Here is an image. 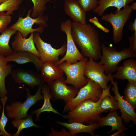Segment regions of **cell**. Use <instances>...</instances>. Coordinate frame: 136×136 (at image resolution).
<instances>
[{
    "label": "cell",
    "instance_id": "obj_1",
    "mask_svg": "<svg viewBox=\"0 0 136 136\" xmlns=\"http://www.w3.org/2000/svg\"><path fill=\"white\" fill-rule=\"evenodd\" d=\"M71 35L77 47L81 50L84 57L94 60L100 59L101 55L99 34L89 24H82L74 21L71 22Z\"/></svg>",
    "mask_w": 136,
    "mask_h": 136
},
{
    "label": "cell",
    "instance_id": "obj_2",
    "mask_svg": "<svg viewBox=\"0 0 136 136\" xmlns=\"http://www.w3.org/2000/svg\"><path fill=\"white\" fill-rule=\"evenodd\" d=\"M103 95V92L100 98L96 102L90 99L82 101L73 110L69 111L67 114L63 115V117L67 120L69 123H87L90 125L98 123L101 117V113L103 112L100 107Z\"/></svg>",
    "mask_w": 136,
    "mask_h": 136
},
{
    "label": "cell",
    "instance_id": "obj_3",
    "mask_svg": "<svg viewBox=\"0 0 136 136\" xmlns=\"http://www.w3.org/2000/svg\"><path fill=\"white\" fill-rule=\"evenodd\" d=\"M101 46L103 54L98 63L102 65L106 74L116 72L119 63L122 60L136 57V53L128 48L118 51L115 48L106 46L104 44Z\"/></svg>",
    "mask_w": 136,
    "mask_h": 136
},
{
    "label": "cell",
    "instance_id": "obj_4",
    "mask_svg": "<svg viewBox=\"0 0 136 136\" xmlns=\"http://www.w3.org/2000/svg\"><path fill=\"white\" fill-rule=\"evenodd\" d=\"M32 10V8L28 10L25 17L19 16L17 22L8 28L19 31L25 38L29 33L35 32L42 34L45 30L44 27L48 26L49 18L46 15L35 18L31 17L30 14Z\"/></svg>",
    "mask_w": 136,
    "mask_h": 136
},
{
    "label": "cell",
    "instance_id": "obj_5",
    "mask_svg": "<svg viewBox=\"0 0 136 136\" xmlns=\"http://www.w3.org/2000/svg\"><path fill=\"white\" fill-rule=\"evenodd\" d=\"M41 88L42 86H38L36 93L32 95L29 89L26 88L27 97L24 102H13L11 103V105L6 106L5 108L9 118L17 120L28 117L29 116L28 111L30 108L38 101L43 99V95L41 94Z\"/></svg>",
    "mask_w": 136,
    "mask_h": 136
},
{
    "label": "cell",
    "instance_id": "obj_6",
    "mask_svg": "<svg viewBox=\"0 0 136 136\" xmlns=\"http://www.w3.org/2000/svg\"><path fill=\"white\" fill-rule=\"evenodd\" d=\"M87 57H84L81 60L73 63L69 64L64 61L58 65L66 76L65 80L66 84L72 85L76 89H80L88 83V78L84 73V65Z\"/></svg>",
    "mask_w": 136,
    "mask_h": 136
},
{
    "label": "cell",
    "instance_id": "obj_7",
    "mask_svg": "<svg viewBox=\"0 0 136 136\" xmlns=\"http://www.w3.org/2000/svg\"><path fill=\"white\" fill-rule=\"evenodd\" d=\"M103 89L98 84L88 78L87 84L81 88L77 94L65 104L62 112L65 113L73 110L79 103L90 99L96 102L100 98Z\"/></svg>",
    "mask_w": 136,
    "mask_h": 136
},
{
    "label": "cell",
    "instance_id": "obj_8",
    "mask_svg": "<svg viewBox=\"0 0 136 136\" xmlns=\"http://www.w3.org/2000/svg\"><path fill=\"white\" fill-rule=\"evenodd\" d=\"M132 11L129 6L128 5L117 13H111L102 16V20L109 22L112 26L113 40L115 43H118L121 40L124 26L129 19Z\"/></svg>",
    "mask_w": 136,
    "mask_h": 136
},
{
    "label": "cell",
    "instance_id": "obj_9",
    "mask_svg": "<svg viewBox=\"0 0 136 136\" xmlns=\"http://www.w3.org/2000/svg\"><path fill=\"white\" fill-rule=\"evenodd\" d=\"M33 39L43 63L49 61L55 63L59 60V56L64 55L66 52V45L65 43L60 48H54L50 44L44 42L38 32L34 33Z\"/></svg>",
    "mask_w": 136,
    "mask_h": 136
},
{
    "label": "cell",
    "instance_id": "obj_10",
    "mask_svg": "<svg viewBox=\"0 0 136 136\" xmlns=\"http://www.w3.org/2000/svg\"><path fill=\"white\" fill-rule=\"evenodd\" d=\"M71 20L68 19L60 24V29L65 32L66 36V50L64 56L55 63L57 65L64 61L73 64L82 60L84 57L78 49L73 39L71 34Z\"/></svg>",
    "mask_w": 136,
    "mask_h": 136
},
{
    "label": "cell",
    "instance_id": "obj_11",
    "mask_svg": "<svg viewBox=\"0 0 136 136\" xmlns=\"http://www.w3.org/2000/svg\"><path fill=\"white\" fill-rule=\"evenodd\" d=\"M65 80V77L63 76L48 84L51 96V100L61 99L65 104L77 95L79 90L73 86L67 85Z\"/></svg>",
    "mask_w": 136,
    "mask_h": 136
},
{
    "label": "cell",
    "instance_id": "obj_12",
    "mask_svg": "<svg viewBox=\"0 0 136 136\" xmlns=\"http://www.w3.org/2000/svg\"><path fill=\"white\" fill-rule=\"evenodd\" d=\"M85 76L99 84L105 90L109 86L108 83L110 80L108 75L105 73L104 69L102 65L90 58L85 62L84 67Z\"/></svg>",
    "mask_w": 136,
    "mask_h": 136
},
{
    "label": "cell",
    "instance_id": "obj_13",
    "mask_svg": "<svg viewBox=\"0 0 136 136\" xmlns=\"http://www.w3.org/2000/svg\"><path fill=\"white\" fill-rule=\"evenodd\" d=\"M10 74L15 82L19 84H25L31 88L44 84L40 75L32 70L18 68L12 71Z\"/></svg>",
    "mask_w": 136,
    "mask_h": 136
},
{
    "label": "cell",
    "instance_id": "obj_14",
    "mask_svg": "<svg viewBox=\"0 0 136 136\" xmlns=\"http://www.w3.org/2000/svg\"><path fill=\"white\" fill-rule=\"evenodd\" d=\"M108 74L109 76L110 81L113 85V86L112 88V91L115 95V97L117 101L118 109L121 113V117L123 122L128 123L131 121L135 124L136 113L135 110L120 94L118 91V82L114 81V77L111 73H109Z\"/></svg>",
    "mask_w": 136,
    "mask_h": 136
},
{
    "label": "cell",
    "instance_id": "obj_15",
    "mask_svg": "<svg viewBox=\"0 0 136 136\" xmlns=\"http://www.w3.org/2000/svg\"><path fill=\"white\" fill-rule=\"evenodd\" d=\"M34 32L31 33L27 38L23 37L20 33H16L14 39L11 43L14 52L26 51L32 53L40 57V54L35 45L33 39Z\"/></svg>",
    "mask_w": 136,
    "mask_h": 136
},
{
    "label": "cell",
    "instance_id": "obj_16",
    "mask_svg": "<svg viewBox=\"0 0 136 136\" xmlns=\"http://www.w3.org/2000/svg\"><path fill=\"white\" fill-rule=\"evenodd\" d=\"M113 77L118 80H127L128 82H136V60L131 58L125 60L122 65L118 66Z\"/></svg>",
    "mask_w": 136,
    "mask_h": 136
},
{
    "label": "cell",
    "instance_id": "obj_17",
    "mask_svg": "<svg viewBox=\"0 0 136 136\" xmlns=\"http://www.w3.org/2000/svg\"><path fill=\"white\" fill-rule=\"evenodd\" d=\"M64 11L73 21L82 24L86 23V12L77 0H65Z\"/></svg>",
    "mask_w": 136,
    "mask_h": 136
},
{
    "label": "cell",
    "instance_id": "obj_18",
    "mask_svg": "<svg viewBox=\"0 0 136 136\" xmlns=\"http://www.w3.org/2000/svg\"><path fill=\"white\" fill-rule=\"evenodd\" d=\"M5 58L8 62L13 61L19 64L32 62L34 64L38 71H40L43 63L40 58L37 55L26 51L14 52Z\"/></svg>",
    "mask_w": 136,
    "mask_h": 136
},
{
    "label": "cell",
    "instance_id": "obj_19",
    "mask_svg": "<svg viewBox=\"0 0 136 136\" xmlns=\"http://www.w3.org/2000/svg\"><path fill=\"white\" fill-rule=\"evenodd\" d=\"M40 74L44 82L49 84L55 80L63 76V71L55 63L47 61L43 63Z\"/></svg>",
    "mask_w": 136,
    "mask_h": 136
},
{
    "label": "cell",
    "instance_id": "obj_20",
    "mask_svg": "<svg viewBox=\"0 0 136 136\" xmlns=\"http://www.w3.org/2000/svg\"><path fill=\"white\" fill-rule=\"evenodd\" d=\"M122 120V117L116 111H111L106 117H101L97 123L99 127L106 126H111L112 129L109 133L117 130L121 133L127 128L124 125Z\"/></svg>",
    "mask_w": 136,
    "mask_h": 136
},
{
    "label": "cell",
    "instance_id": "obj_21",
    "mask_svg": "<svg viewBox=\"0 0 136 136\" xmlns=\"http://www.w3.org/2000/svg\"><path fill=\"white\" fill-rule=\"evenodd\" d=\"M57 122L58 124L67 129L69 130V132L71 136L75 135L78 133L81 132L87 133L93 135L94 130L99 127L97 123L85 125L83 123L77 122L67 123L57 121Z\"/></svg>",
    "mask_w": 136,
    "mask_h": 136
},
{
    "label": "cell",
    "instance_id": "obj_22",
    "mask_svg": "<svg viewBox=\"0 0 136 136\" xmlns=\"http://www.w3.org/2000/svg\"><path fill=\"white\" fill-rule=\"evenodd\" d=\"M135 0H98V6L93 10L98 16H102L106 10L110 7L117 8L114 13L119 11L122 7L129 5Z\"/></svg>",
    "mask_w": 136,
    "mask_h": 136
},
{
    "label": "cell",
    "instance_id": "obj_23",
    "mask_svg": "<svg viewBox=\"0 0 136 136\" xmlns=\"http://www.w3.org/2000/svg\"><path fill=\"white\" fill-rule=\"evenodd\" d=\"M41 91L43 94L44 102L42 107L40 108L33 111L32 115L36 114V119L39 118L41 113L45 112H52L54 113L58 114L63 117V115L59 113L57 110L55 109L52 107L50 102L51 98L49 88L48 84H44L42 87Z\"/></svg>",
    "mask_w": 136,
    "mask_h": 136
},
{
    "label": "cell",
    "instance_id": "obj_24",
    "mask_svg": "<svg viewBox=\"0 0 136 136\" xmlns=\"http://www.w3.org/2000/svg\"><path fill=\"white\" fill-rule=\"evenodd\" d=\"M8 62L4 56L0 55V97L6 96L8 92L5 85V79L10 74L13 66L7 64Z\"/></svg>",
    "mask_w": 136,
    "mask_h": 136
},
{
    "label": "cell",
    "instance_id": "obj_25",
    "mask_svg": "<svg viewBox=\"0 0 136 136\" xmlns=\"http://www.w3.org/2000/svg\"><path fill=\"white\" fill-rule=\"evenodd\" d=\"M110 85L108 88L103 89V95L100 104L101 110L103 112L116 111L119 109L117 101L115 96H112L110 92Z\"/></svg>",
    "mask_w": 136,
    "mask_h": 136
},
{
    "label": "cell",
    "instance_id": "obj_26",
    "mask_svg": "<svg viewBox=\"0 0 136 136\" xmlns=\"http://www.w3.org/2000/svg\"><path fill=\"white\" fill-rule=\"evenodd\" d=\"M16 31L7 28L0 35V55L7 56L14 52L10 47L9 42L11 36L16 33Z\"/></svg>",
    "mask_w": 136,
    "mask_h": 136
},
{
    "label": "cell",
    "instance_id": "obj_27",
    "mask_svg": "<svg viewBox=\"0 0 136 136\" xmlns=\"http://www.w3.org/2000/svg\"><path fill=\"white\" fill-rule=\"evenodd\" d=\"M12 123L14 126L18 129L17 132L13 134L14 136H19L20 132L24 129L33 127L37 128L40 127L33 122L31 114L25 118L14 119Z\"/></svg>",
    "mask_w": 136,
    "mask_h": 136
},
{
    "label": "cell",
    "instance_id": "obj_28",
    "mask_svg": "<svg viewBox=\"0 0 136 136\" xmlns=\"http://www.w3.org/2000/svg\"><path fill=\"white\" fill-rule=\"evenodd\" d=\"M123 92L124 99L135 110L136 108V82H128Z\"/></svg>",
    "mask_w": 136,
    "mask_h": 136
},
{
    "label": "cell",
    "instance_id": "obj_29",
    "mask_svg": "<svg viewBox=\"0 0 136 136\" xmlns=\"http://www.w3.org/2000/svg\"><path fill=\"white\" fill-rule=\"evenodd\" d=\"M31 0L33 4L31 17L33 18L43 15L46 9V4L51 2V0Z\"/></svg>",
    "mask_w": 136,
    "mask_h": 136
},
{
    "label": "cell",
    "instance_id": "obj_30",
    "mask_svg": "<svg viewBox=\"0 0 136 136\" xmlns=\"http://www.w3.org/2000/svg\"><path fill=\"white\" fill-rule=\"evenodd\" d=\"M23 0H7L0 5V12L6 11L10 15L18 10Z\"/></svg>",
    "mask_w": 136,
    "mask_h": 136
},
{
    "label": "cell",
    "instance_id": "obj_31",
    "mask_svg": "<svg viewBox=\"0 0 136 136\" xmlns=\"http://www.w3.org/2000/svg\"><path fill=\"white\" fill-rule=\"evenodd\" d=\"M8 99L7 96L1 98V100L3 108L2 114L0 119V135L4 136H11L12 135L7 132L5 127L8 121V118L4 114V108L6 103Z\"/></svg>",
    "mask_w": 136,
    "mask_h": 136
},
{
    "label": "cell",
    "instance_id": "obj_32",
    "mask_svg": "<svg viewBox=\"0 0 136 136\" xmlns=\"http://www.w3.org/2000/svg\"><path fill=\"white\" fill-rule=\"evenodd\" d=\"M86 12L93 10L98 6V0H77Z\"/></svg>",
    "mask_w": 136,
    "mask_h": 136
},
{
    "label": "cell",
    "instance_id": "obj_33",
    "mask_svg": "<svg viewBox=\"0 0 136 136\" xmlns=\"http://www.w3.org/2000/svg\"><path fill=\"white\" fill-rule=\"evenodd\" d=\"M7 12H0V33L5 30L11 21L12 17Z\"/></svg>",
    "mask_w": 136,
    "mask_h": 136
},
{
    "label": "cell",
    "instance_id": "obj_34",
    "mask_svg": "<svg viewBox=\"0 0 136 136\" xmlns=\"http://www.w3.org/2000/svg\"><path fill=\"white\" fill-rule=\"evenodd\" d=\"M89 21L93 23L97 28L101 30L106 33H108L109 32V30L103 26L98 21L97 18L96 17L90 18Z\"/></svg>",
    "mask_w": 136,
    "mask_h": 136
},
{
    "label": "cell",
    "instance_id": "obj_35",
    "mask_svg": "<svg viewBox=\"0 0 136 136\" xmlns=\"http://www.w3.org/2000/svg\"><path fill=\"white\" fill-rule=\"evenodd\" d=\"M51 132L48 134L50 136H71L69 132L66 131L65 129L62 128V129L60 131L55 130L54 128L51 127Z\"/></svg>",
    "mask_w": 136,
    "mask_h": 136
},
{
    "label": "cell",
    "instance_id": "obj_36",
    "mask_svg": "<svg viewBox=\"0 0 136 136\" xmlns=\"http://www.w3.org/2000/svg\"><path fill=\"white\" fill-rule=\"evenodd\" d=\"M129 46L128 48L136 53V32H134L132 36L128 38Z\"/></svg>",
    "mask_w": 136,
    "mask_h": 136
},
{
    "label": "cell",
    "instance_id": "obj_37",
    "mask_svg": "<svg viewBox=\"0 0 136 136\" xmlns=\"http://www.w3.org/2000/svg\"><path fill=\"white\" fill-rule=\"evenodd\" d=\"M129 29L132 32H136V18L133 22H131L128 25Z\"/></svg>",
    "mask_w": 136,
    "mask_h": 136
},
{
    "label": "cell",
    "instance_id": "obj_38",
    "mask_svg": "<svg viewBox=\"0 0 136 136\" xmlns=\"http://www.w3.org/2000/svg\"><path fill=\"white\" fill-rule=\"evenodd\" d=\"M133 11L136 10V2L132 3L129 6Z\"/></svg>",
    "mask_w": 136,
    "mask_h": 136
},
{
    "label": "cell",
    "instance_id": "obj_39",
    "mask_svg": "<svg viewBox=\"0 0 136 136\" xmlns=\"http://www.w3.org/2000/svg\"><path fill=\"white\" fill-rule=\"evenodd\" d=\"M7 0H0V4L6 1Z\"/></svg>",
    "mask_w": 136,
    "mask_h": 136
},
{
    "label": "cell",
    "instance_id": "obj_40",
    "mask_svg": "<svg viewBox=\"0 0 136 136\" xmlns=\"http://www.w3.org/2000/svg\"><path fill=\"white\" fill-rule=\"evenodd\" d=\"M1 105H0V109H1Z\"/></svg>",
    "mask_w": 136,
    "mask_h": 136
},
{
    "label": "cell",
    "instance_id": "obj_41",
    "mask_svg": "<svg viewBox=\"0 0 136 136\" xmlns=\"http://www.w3.org/2000/svg\"><path fill=\"white\" fill-rule=\"evenodd\" d=\"M54 0L55 1H56V0Z\"/></svg>",
    "mask_w": 136,
    "mask_h": 136
}]
</instances>
